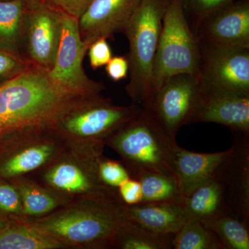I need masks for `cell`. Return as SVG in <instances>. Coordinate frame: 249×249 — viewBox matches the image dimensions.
<instances>
[{
    "label": "cell",
    "instance_id": "cell-20",
    "mask_svg": "<svg viewBox=\"0 0 249 249\" xmlns=\"http://www.w3.org/2000/svg\"><path fill=\"white\" fill-rule=\"evenodd\" d=\"M62 249L66 248L27 219L12 220L0 232V249Z\"/></svg>",
    "mask_w": 249,
    "mask_h": 249
},
{
    "label": "cell",
    "instance_id": "cell-15",
    "mask_svg": "<svg viewBox=\"0 0 249 249\" xmlns=\"http://www.w3.org/2000/svg\"><path fill=\"white\" fill-rule=\"evenodd\" d=\"M142 0H93L78 18L82 40L89 46L100 37L112 39L122 32Z\"/></svg>",
    "mask_w": 249,
    "mask_h": 249
},
{
    "label": "cell",
    "instance_id": "cell-25",
    "mask_svg": "<svg viewBox=\"0 0 249 249\" xmlns=\"http://www.w3.org/2000/svg\"><path fill=\"white\" fill-rule=\"evenodd\" d=\"M205 227L217 235L224 249H249V225L237 218L224 216Z\"/></svg>",
    "mask_w": 249,
    "mask_h": 249
},
{
    "label": "cell",
    "instance_id": "cell-26",
    "mask_svg": "<svg viewBox=\"0 0 249 249\" xmlns=\"http://www.w3.org/2000/svg\"><path fill=\"white\" fill-rule=\"evenodd\" d=\"M184 14L192 31L196 34L201 23L210 15L235 0H181Z\"/></svg>",
    "mask_w": 249,
    "mask_h": 249
},
{
    "label": "cell",
    "instance_id": "cell-6",
    "mask_svg": "<svg viewBox=\"0 0 249 249\" xmlns=\"http://www.w3.org/2000/svg\"><path fill=\"white\" fill-rule=\"evenodd\" d=\"M200 50L181 0H169L152 67L154 93L174 75L197 74Z\"/></svg>",
    "mask_w": 249,
    "mask_h": 249
},
{
    "label": "cell",
    "instance_id": "cell-31",
    "mask_svg": "<svg viewBox=\"0 0 249 249\" xmlns=\"http://www.w3.org/2000/svg\"><path fill=\"white\" fill-rule=\"evenodd\" d=\"M118 196L121 202L127 206L139 204L142 201V186L138 180L129 178L117 189Z\"/></svg>",
    "mask_w": 249,
    "mask_h": 249
},
{
    "label": "cell",
    "instance_id": "cell-24",
    "mask_svg": "<svg viewBox=\"0 0 249 249\" xmlns=\"http://www.w3.org/2000/svg\"><path fill=\"white\" fill-rule=\"evenodd\" d=\"M175 249H224L217 235L198 221L188 220L174 235Z\"/></svg>",
    "mask_w": 249,
    "mask_h": 249
},
{
    "label": "cell",
    "instance_id": "cell-1",
    "mask_svg": "<svg viewBox=\"0 0 249 249\" xmlns=\"http://www.w3.org/2000/svg\"><path fill=\"white\" fill-rule=\"evenodd\" d=\"M89 96L62 89L33 65L0 83V139L24 129L51 127Z\"/></svg>",
    "mask_w": 249,
    "mask_h": 249
},
{
    "label": "cell",
    "instance_id": "cell-28",
    "mask_svg": "<svg viewBox=\"0 0 249 249\" xmlns=\"http://www.w3.org/2000/svg\"><path fill=\"white\" fill-rule=\"evenodd\" d=\"M0 212L12 220L25 219L20 195L11 181H0Z\"/></svg>",
    "mask_w": 249,
    "mask_h": 249
},
{
    "label": "cell",
    "instance_id": "cell-5",
    "mask_svg": "<svg viewBox=\"0 0 249 249\" xmlns=\"http://www.w3.org/2000/svg\"><path fill=\"white\" fill-rule=\"evenodd\" d=\"M104 147L103 142L67 144L56 158L32 175H36L37 182L71 201L89 198L121 201L117 191L104 186L98 178V160Z\"/></svg>",
    "mask_w": 249,
    "mask_h": 249
},
{
    "label": "cell",
    "instance_id": "cell-4",
    "mask_svg": "<svg viewBox=\"0 0 249 249\" xmlns=\"http://www.w3.org/2000/svg\"><path fill=\"white\" fill-rule=\"evenodd\" d=\"M168 2L169 0H142L122 31L129 43L125 56L129 80L124 90L132 104L141 108L147 107L153 96L152 67Z\"/></svg>",
    "mask_w": 249,
    "mask_h": 249
},
{
    "label": "cell",
    "instance_id": "cell-8",
    "mask_svg": "<svg viewBox=\"0 0 249 249\" xmlns=\"http://www.w3.org/2000/svg\"><path fill=\"white\" fill-rule=\"evenodd\" d=\"M67 146L50 127H30L0 139V178L12 180L42 169Z\"/></svg>",
    "mask_w": 249,
    "mask_h": 249
},
{
    "label": "cell",
    "instance_id": "cell-22",
    "mask_svg": "<svg viewBox=\"0 0 249 249\" xmlns=\"http://www.w3.org/2000/svg\"><path fill=\"white\" fill-rule=\"evenodd\" d=\"M174 235L152 231L126 218L116 235L113 249H171Z\"/></svg>",
    "mask_w": 249,
    "mask_h": 249
},
{
    "label": "cell",
    "instance_id": "cell-30",
    "mask_svg": "<svg viewBox=\"0 0 249 249\" xmlns=\"http://www.w3.org/2000/svg\"><path fill=\"white\" fill-rule=\"evenodd\" d=\"M90 66L93 70L106 66L113 57L107 39L102 37L91 44L88 49Z\"/></svg>",
    "mask_w": 249,
    "mask_h": 249
},
{
    "label": "cell",
    "instance_id": "cell-11",
    "mask_svg": "<svg viewBox=\"0 0 249 249\" xmlns=\"http://www.w3.org/2000/svg\"><path fill=\"white\" fill-rule=\"evenodd\" d=\"M88 47L80 37L78 19L63 14L61 37L52 69L50 79L62 89L82 96L100 94L104 85L91 80L83 69Z\"/></svg>",
    "mask_w": 249,
    "mask_h": 249
},
{
    "label": "cell",
    "instance_id": "cell-3",
    "mask_svg": "<svg viewBox=\"0 0 249 249\" xmlns=\"http://www.w3.org/2000/svg\"><path fill=\"white\" fill-rule=\"evenodd\" d=\"M117 152L131 178L144 172L173 175V160L178 147L146 111H140L104 141Z\"/></svg>",
    "mask_w": 249,
    "mask_h": 249
},
{
    "label": "cell",
    "instance_id": "cell-18",
    "mask_svg": "<svg viewBox=\"0 0 249 249\" xmlns=\"http://www.w3.org/2000/svg\"><path fill=\"white\" fill-rule=\"evenodd\" d=\"M183 201L139 204L134 206L124 204V214L127 219L152 231L175 235L188 221Z\"/></svg>",
    "mask_w": 249,
    "mask_h": 249
},
{
    "label": "cell",
    "instance_id": "cell-34",
    "mask_svg": "<svg viewBox=\"0 0 249 249\" xmlns=\"http://www.w3.org/2000/svg\"><path fill=\"white\" fill-rule=\"evenodd\" d=\"M11 221L12 220H4V219L0 217V232H1Z\"/></svg>",
    "mask_w": 249,
    "mask_h": 249
},
{
    "label": "cell",
    "instance_id": "cell-29",
    "mask_svg": "<svg viewBox=\"0 0 249 249\" xmlns=\"http://www.w3.org/2000/svg\"><path fill=\"white\" fill-rule=\"evenodd\" d=\"M33 65L23 57L0 50V83L27 71Z\"/></svg>",
    "mask_w": 249,
    "mask_h": 249
},
{
    "label": "cell",
    "instance_id": "cell-27",
    "mask_svg": "<svg viewBox=\"0 0 249 249\" xmlns=\"http://www.w3.org/2000/svg\"><path fill=\"white\" fill-rule=\"evenodd\" d=\"M98 176L104 186L114 191L131 178L122 161L110 160L102 155L98 160Z\"/></svg>",
    "mask_w": 249,
    "mask_h": 249
},
{
    "label": "cell",
    "instance_id": "cell-19",
    "mask_svg": "<svg viewBox=\"0 0 249 249\" xmlns=\"http://www.w3.org/2000/svg\"><path fill=\"white\" fill-rule=\"evenodd\" d=\"M20 195L25 219L45 217L71 202L29 176L11 180Z\"/></svg>",
    "mask_w": 249,
    "mask_h": 249
},
{
    "label": "cell",
    "instance_id": "cell-21",
    "mask_svg": "<svg viewBox=\"0 0 249 249\" xmlns=\"http://www.w3.org/2000/svg\"><path fill=\"white\" fill-rule=\"evenodd\" d=\"M26 4L27 0H0V50L24 58L23 22Z\"/></svg>",
    "mask_w": 249,
    "mask_h": 249
},
{
    "label": "cell",
    "instance_id": "cell-2",
    "mask_svg": "<svg viewBox=\"0 0 249 249\" xmlns=\"http://www.w3.org/2000/svg\"><path fill=\"white\" fill-rule=\"evenodd\" d=\"M124 204L111 198L69 203L45 217L27 219L66 249H113L126 217Z\"/></svg>",
    "mask_w": 249,
    "mask_h": 249
},
{
    "label": "cell",
    "instance_id": "cell-7",
    "mask_svg": "<svg viewBox=\"0 0 249 249\" xmlns=\"http://www.w3.org/2000/svg\"><path fill=\"white\" fill-rule=\"evenodd\" d=\"M141 107L114 105L102 95L87 98L67 111L50 127L69 145L103 142L138 114Z\"/></svg>",
    "mask_w": 249,
    "mask_h": 249
},
{
    "label": "cell",
    "instance_id": "cell-32",
    "mask_svg": "<svg viewBox=\"0 0 249 249\" xmlns=\"http://www.w3.org/2000/svg\"><path fill=\"white\" fill-rule=\"evenodd\" d=\"M64 14L78 19L93 0H40Z\"/></svg>",
    "mask_w": 249,
    "mask_h": 249
},
{
    "label": "cell",
    "instance_id": "cell-10",
    "mask_svg": "<svg viewBox=\"0 0 249 249\" xmlns=\"http://www.w3.org/2000/svg\"><path fill=\"white\" fill-rule=\"evenodd\" d=\"M199 50L196 76L202 90L249 96V49L199 44Z\"/></svg>",
    "mask_w": 249,
    "mask_h": 249
},
{
    "label": "cell",
    "instance_id": "cell-14",
    "mask_svg": "<svg viewBox=\"0 0 249 249\" xmlns=\"http://www.w3.org/2000/svg\"><path fill=\"white\" fill-rule=\"evenodd\" d=\"M195 34L202 45L249 49V0H235L214 11Z\"/></svg>",
    "mask_w": 249,
    "mask_h": 249
},
{
    "label": "cell",
    "instance_id": "cell-23",
    "mask_svg": "<svg viewBox=\"0 0 249 249\" xmlns=\"http://www.w3.org/2000/svg\"><path fill=\"white\" fill-rule=\"evenodd\" d=\"M142 186L141 204L183 202L181 193L176 178L166 174L144 172L136 177Z\"/></svg>",
    "mask_w": 249,
    "mask_h": 249
},
{
    "label": "cell",
    "instance_id": "cell-13",
    "mask_svg": "<svg viewBox=\"0 0 249 249\" xmlns=\"http://www.w3.org/2000/svg\"><path fill=\"white\" fill-rule=\"evenodd\" d=\"M231 152L214 172L232 216L249 225V135L233 134Z\"/></svg>",
    "mask_w": 249,
    "mask_h": 249
},
{
    "label": "cell",
    "instance_id": "cell-9",
    "mask_svg": "<svg viewBox=\"0 0 249 249\" xmlns=\"http://www.w3.org/2000/svg\"><path fill=\"white\" fill-rule=\"evenodd\" d=\"M201 92L200 82L196 75H174L154 93L147 107L142 109L175 139L181 127L193 124Z\"/></svg>",
    "mask_w": 249,
    "mask_h": 249
},
{
    "label": "cell",
    "instance_id": "cell-33",
    "mask_svg": "<svg viewBox=\"0 0 249 249\" xmlns=\"http://www.w3.org/2000/svg\"><path fill=\"white\" fill-rule=\"evenodd\" d=\"M108 77L114 82H119L127 78L129 73V63L126 56H114L106 65Z\"/></svg>",
    "mask_w": 249,
    "mask_h": 249
},
{
    "label": "cell",
    "instance_id": "cell-16",
    "mask_svg": "<svg viewBox=\"0 0 249 249\" xmlns=\"http://www.w3.org/2000/svg\"><path fill=\"white\" fill-rule=\"evenodd\" d=\"M196 123H215L233 134L249 135V96L202 90L193 116Z\"/></svg>",
    "mask_w": 249,
    "mask_h": 249
},
{
    "label": "cell",
    "instance_id": "cell-17",
    "mask_svg": "<svg viewBox=\"0 0 249 249\" xmlns=\"http://www.w3.org/2000/svg\"><path fill=\"white\" fill-rule=\"evenodd\" d=\"M231 152V147L225 151L214 153H198L178 146L173 160L174 176L184 197L212 178L218 165Z\"/></svg>",
    "mask_w": 249,
    "mask_h": 249
},
{
    "label": "cell",
    "instance_id": "cell-12",
    "mask_svg": "<svg viewBox=\"0 0 249 249\" xmlns=\"http://www.w3.org/2000/svg\"><path fill=\"white\" fill-rule=\"evenodd\" d=\"M64 13L40 0H27L23 22L25 58L48 72L58 51Z\"/></svg>",
    "mask_w": 249,
    "mask_h": 249
}]
</instances>
